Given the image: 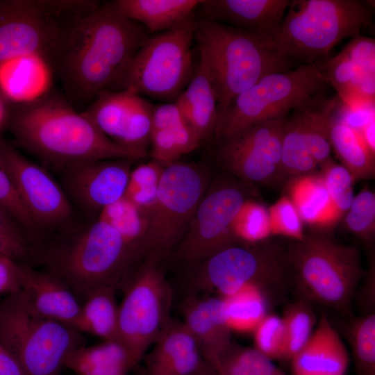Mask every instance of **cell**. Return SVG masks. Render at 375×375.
<instances>
[{
	"label": "cell",
	"instance_id": "obj_11",
	"mask_svg": "<svg viewBox=\"0 0 375 375\" xmlns=\"http://www.w3.org/2000/svg\"><path fill=\"white\" fill-rule=\"evenodd\" d=\"M162 262L160 257L149 253L122 290L117 340L137 364L172 318L173 292Z\"/></svg>",
	"mask_w": 375,
	"mask_h": 375
},
{
	"label": "cell",
	"instance_id": "obj_48",
	"mask_svg": "<svg viewBox=\"0 0 375 375\" xmlns=\"http://www.w3.org/2000/svg\"><path fill=\"white\" fill-rule=\"evenodd\" d=\"M42 10L53 17L83 15L98 8L102 3L94 0H37Z\"/></svg>",
	"mask_w": 375,
	"mask_h": 375
},
{
	"label": "cell",
	"instance_id": "obj_28",
	"mask_svg": "<svg viewBox=\"0 0 375 375\" xmlns=\"http://www.w3.org/2000/svg\"><path fill=\"white\" fill-rule=\"evenodd\" d=\"M288 197L302 222L308 225L326 228L341 218L332 203L320 174L292 178Z\"/></svg>",
	"mask_w": 375,
	"mask_h": 375
},
{
	"label": "cell",
	"instance_id": "obj_6",
	"mask_svg": "<svg viewBox=\"0 0 375 375\" xmlns=\"http://www.w3.org/2000/svg\"><path fill=\"white\" fill-rule=\"evenodd\" d=\"M372 4L360 0H290L275 40L278 53L312 63L373 19Z\"/></svg>",
	"mask_w": 375,
	"mask_h": 375
},
{
	"label": "cell",
	"instance_id": "obj_55",
	"mask_svg": "<svg viewBox=\"0 0 375 375\" xmlns=\"http://www.w3.org/2000/svg\"><path fill=\"white\" fill-rule=\"evenodd\" d=\"M4 114H5V110H4V107H3V105L0 99V125L2 124L3 122V118H4Z\"/></svg>",
	"mask_w": 375,
	"mask_h": 375
},
{
	"label": "cell",
	"instance_id": "obj_4",
	"mask_svg": "<svg viewBox=\"0 0 375 375\" xmlns=\"http://www.w3.org/2000/svg\"><path fill=\"white\" fill-rule=\"evenodd\" d=\"M194 38L215 88L217 120L259 79L292 67V61L281 56L274 43L218 22L196 21Z\"/></svg>",
	"mask_w": 375,
	"mask_h": 375
},
{
	"label": "cell",
	"instance_id": "obj_49",
	"mask_svg": "<svg viewBox=\"0 0 375 375\" xmlns=\"http://www.w3.org/2000/svg\"><path fill=\"white\" fill-rule=\"evenodd\" d=\"M375 103L351 106L340 101L333 118L353 130L360 132L372 119H375Z\"/></svg>",
	"mask_w": 375,
	"mask_h": 375
},
{
	"label": "cell",
	"instance_id": "obj_14",
	"mask_svg": "<svg viewBox=\"0 0 375 375\" xmlns=\"http://www.w3.org/2000/svg\"><path fill=\"white\" fill-rule=\"evenodd\" d=\"M288 115V114H287ZM283 115L213 141V160L246 183L267 184L281 178Z\"/></svg>",
	"mask_w": 375,
	"mask_h": 375
},
{
	"label": "cell",
	"instance_id": "obj_47",
	"mask_svg": "<svg viewBox=\"0 0 375 375\" xmlns=\"http://www.w3.org/2000/svg\"><path fill=\"white\" fill-rule=\"evenodd\" d=\"M272 235H282L291 240H301L306 234L303 222L290 198L282 196L268 208Z\"/></svg>",
	"mask_w": 375,
	"mask_h": 375
},
{
	"label": "cell",
	"instance_id": "obj_44",
	"mask_svg": "<svg viewBox=\"0 0 375 375\" xmlns=\"http://www.w3.org/2000/svg\"><path fill=\"white\" fill-rule=\"evenodd\" d=\"M320 174L330 199L342 217L349 210L354 198L355 180L349 170L331 158L322 166Z\"/></svg>",
	"mask_w": 375,
	"mask_h": 375
},
{
	"label": "cell",
	"instance_id": "obj_17",
	"mask_svg": "<svg viewBox=\"0 0 375 375\" xmlns=\"http://www.w3.org/2000/svg\"><path fill=\"white\" fill-rule=\"evenodd\" d=\"M56 26V18L37 0L0 1V64L28 56L42 59Z\"/></svg>",
	"mask_w": 375,
	"mask_h": 375
},
{
	"label": "cell",
	"instance_id": "obj_35",
	"mask_svg": "<svg viewBox=\"0 0 375 375\" xmlns=\"http://www.w3.org/2000/svg\"><path fill=\"white\" fill-rule=\"evenodd\" d=\"M97 218L112 226L131 246L149 254L147 217L127 198L123 197L103 208Z\"/></svg>",
	"mask_w": 375,
	"mask_h": 375
},
{
	"label": "cell",
	"instance_id": "obj_9",
	"mask_svg": "<svg viewBox=\"0 0 375 375\" xmlns=\"http://www.w3.org/2000/svg\"><path fill=\"white\" fill-rule=\"evenodd\" d=\"M194 13L175 27L149 37L122 69L110 90H129L176 101L193 74Z\"/></svg>",
	"mask_w": 375,
	"mask_h": 375
},
{
	"label": "cell",
	"instance_id": "obj_1",
	"mask_svg": "<svg viewBox=\"0 0 375 375\" xmlns=\"http://www.w3.org/2000/svg\"><path fill=\"white\" fill-rule=\"evenodd\" d=\"M56 18V31L42 60L60 80L65 97L74 108H87L100 92L110 90L149 37L112 1L88 14Z\"/></svg>",
	"mask_w": 375,
	"mask_h": 375
},
{
	"label": "cell",
	"instance_id": "obj_29",
	"mask_svg": "<svg viewBox=\"0 0 375 375\" xmlns=\"http://www.w3.org/2000/svg\"><path fill=\"white\" fill-rule=\"evenodd\" d=\"M291 110V114L287 115L283 124L281 178L287 176L292 179L314 174L318 167L308 145L305 133L303 102Z\"/></svg>",
	"mask_w": 375,
	"mask_h": 375
},
{
	"label": "cell",
	"instance_id": "obj_25",
	"mask_svg": "<svg viewBox=\"0 0 375 375\" xmlns=\"http://www.w3.org/2000/svg\"><path fill=\"white\" fill-rule=\"evenodd\" d=\"M174 102L202 144L213 140L217 122V99L210 73L201 55L187 87Z\"/></svg>",
	"mask_w": 375,
	"mask_h": 375
},
{
	"label": "cell",
	"instance_id": "obj_51",
	"mask_svg": "<svg viewBox=\"0 0 375 375\" xmlns=\"http://www.w3.org/2000/svg\"><path fill=\"white\" fill-rule=\"evenodd\" d=\"M0 235L14 240L26 247L31 254L33 249L28 238L21 227L0 208Z\"/></svg>",
	"mask_w": 375,
	"mask_h": 375
},
{
	"label": "cell",
	"instance_id": "obj_56",
	"mask_svg": "<svg viewBox=\"0 0 375 375\" xmlns=\"http://www.w3.org/2000/svg\"><path fill=\"white\" fill-rule=\"evenodd\" d=\"M0 347H1V344H0Z\"/></svg>",
	"mask_w": 375,
	"mask_h": 375
},
{
	"label": "cell",
	"instance_id": "obj_26",
	"mask_svg": "<svg viewBox=\"0 0 375 375\" xmlns=\"http://www.w3.org/2000/svg\"><path fill=\"white\" fill-rule=\"evenodd\" d=\"M136 365L128 349L117 340L78 347L63 362V367L76 375H126Z\"/></svg>",
	"mask_w": 375,
	"mask_h": 375
},
{
	"label": "cell",
	"instance_id": "obj_24",
	"mask_svg": "<svg viewBox=\"0 0 375 375\" xmlns=\"http://www.w3.org/2000/svg\"><path fill=\"white\" fill-rule=\"evenodd\" d=\"M201 144L175 102L153 106L149 153L151 160L165 167Z\"/></svg>",
	"mask_w": 375,
	"mask_h": 375
},
{
	"label": "cell",
	"instance_id": "obj_34",
	"mask_svg": "<svg viewBox=\"0 0 375 375\" xmlns=\"http://www.w3.org/2000/svg\"><path fill=\"white\" fill-rule=\"evenodd\" d=\"M49 69L44 60L36 56H23L0 64V89L9 99L25 102L37 97L33 90H42L43 83L35 81L47 78V76H36ZM45 85V84H44Z\"/></svg>",
	"mask_w": 375,
	"mask_h": 375
},
{
	"label": "cell",
	"instance_id": "obj_38",
	"mask_svg": "<svg viewBox=\"0 0 375 375\" xmlns=\"http://www.w3.org/2000/svg\"><path fill=\"white\" fill-rule=\"evenodd\" d=\"M285 329L283 361H290L310 339L316 317L309 302L300 299L288 304L281 317Z\"/></svg>",
	"mask_w": 375,
	"mask_h": 375
},
{
	"label": "cell",
	"instance_id": "obj_23",
	"mask_svg": "<svg viewBox=\"0 0 375 375\" xmlns=\"http://www.w3.org/2000/svg\"><path fill=\"white\" fill-rule=\"evenodd\" d=\"M292 375H345L349 365L347 347L325 312L303 349L290 360Z\"/></svg>",
	"mask_w": 375,
	"mask_h": 375
},
{
	"label": "cell",
	"instance_id": "obj_50",
	"mask_svg": "<svg viewBox=\"0 0 375 375\" xmlns=\"http://www.w3.org/2000/svg\"><path fill=\"white\" fill-rule=\"evenodd\" d=\"M18 261L0 256V295H9L19 291L20 277Z\"/></svg>",
	"mask_w": 375,
	"mask_h": 375
},
{
	"label": "cell",
	"instance_id": "obj_21",
	"mask_svg": "<svg viewBox=\"0 0 375 375\" xmlns=\"http://www.w3.org/2000/svg\"><path fill=\"white\" fill-rule=\"evenodd\" d=\"M183 323L194 339L203 359L212 367L232 342L219 296H184L181 303Z\"/></svg>",
	"mask_w": 375,
	"mask_h": 375
},
{
	"label": "cell",
	"instance_id": "obj_31",
	"mask_svg": "<svg viewBox=\"0 0 375 375\" xmlns=\"http://www.w3.org/2000/svg\"><path fill=\"white\" fill-rule=\"evenodd\" d=\"M324 92L303 101L308 145L314 160L321 167L331 158L330 130L332 117L341 101L338 97H327Z\"/></svg>",
	"mask_w": 375,
	"mask_h": 375
},
{
	"label": "cell",
	"instance_id": "obj_39",
	"mask_svg": "<svg viewBox=\"0 0 375 375\" xmlns=\"http://www.w3.org/2000/svg\"><path fill=\"white\" fill-rule=\"evenodd\" d=\"M323 72L340 100L349 106L365 105L359 93V72L356 64L344 51L322 62Z\"/></svg>",
	"mask_w": 375,
	"mask_h": 375
},
{
	"label": "cell",
	"instance_id": "obj_10",
	"mask_svg": "<svg viewBox=\"0 0 375 375\" xmlns=\"http://www.w3.org/2000/svg\"><path fill=\"white\" fill-rule=\"evenodd\" d=\"M328 85L320 60L266 75L233 99L218 119L212 141L287 115L308 98L324 92Z\"/></svg>",
	"mask_w": 375,
	"mask_h": 375
},
{
	"label": "cell",
	"instance_id": "obj_2",
	"mask_svg": "<svg viewBox=\"0 0 375 375\" xmlns=\"http://www.w3.org/2000/svg\"><path fill=\"white\" fill-rule=\"evenodd\" d=\"M10 128L19 144L61 169L84 161L142 158L108 138L56 93L22 102L12 115Z\"/></svg>",
	"mask_w": 375,
	"mask_h": 375
},
{
	"label": "cell",
	"instance_id": "obj_27",
	"mask_svg": "<svg viewBox=\"0 0 375 375\" xmlns=\"http://www.w3.org/2000/svg\"><path fill=\"white\" fill-rule=\"evenodd\" d=\"M203 0H115V8L147 31L164 32L194 13Z\"/></svg>",
	"mask_w": 375,
	"mask_h": 375
},
{
	"label": "cell",
	"instance_id": "obj_32",
	"mask_svg": "<svg viewBox=\"0 0 375 375\" xmlns=\"http://www.w3.org/2000/svg\"><path fill=\"white\" fill-rule=\"evenodd\" d=\"M221 298L224 319L231 332L253 333L269 313V297L255 285H246L234 293Z\"/></svg>",
	"mask_w": 375,
	"mask_h": 375
},
{
	"label": "cell",
	"instance_id": "obj_22",
	"mask_svg": "<svg viewBox=\"0 0 375 375\" xmlns=\"http://www.w3.org/2000/svg\"><path fill=\"white\" fill-rule=\"evenodd\" d=\"M145 359L146 375H191L205 362L182 321L172 317Z\"/></svg>",
	"mask_w": 375,
	"mask_h": 375
},
{
	"label": "cell",
	"instance_id": "obj_40",
	"mask_svg": "<svg viewBox=\"0 0 375 375\" xmlns=\"http://www.w3.org/2000/svg\"><path fill=\"white\" fill-rule=\"evenodd\" d=\"M164 166L151 160L131 169L124 196L147 217L156 201Z\"/></svg>",
	"mask_w": 375,
	"mask_h": 375
},
{
	"label": "cell",
	"instance_id": "obj_19",
	"mask_svg": "<svg viewBox=\"0 0 375 375\" xmlns=\"http://www.w3.org/2000/svg\"><path fill=\"white\" fill-rule=\"evenodd\" d=\"M290 0H203L206 19L218 22L272 42L279 32Z\"/></svg>",
	"mask_w": 375,
	"mask_h": 375
},
{
	"label": "cell",
	"instance_id": "obj_16",
	"mask_svg": "<svg viewBox=\"0 0 375 375\" xmlns=\"http://www.w3.org/2000/svg\"><path fill=\"white\" fill-rule=\"evenodd\" d=\"M0 169L15 187L40 228L56 226L69 219L72 207L56 181L43 167L1 138Z\"/></svg>",
	"mask_w": 375,
	"mask_h": 375
},
{
	"label": "cell",
	"instance_id": "obj_20",
	"mask_svg": "<svg viewBox=\"0 0 375 375\" xmlns=\"http://www.w3.org/2000/svg\"><path fill=\"white\" fill-rule=\"evenodd\" d=\"M19 292L37 314L74 328L81 303L69 287L49 271L19 262Z\"/></svg>",
	"mask_w": 375,
	"mask_h": 375
},
{
	"label": "cell",
	"instance_id": "obj_5",
	"mask_svg": "<svg viewBox=\"0 0 375 375\" xmlns=\"http://www.w3.org/2000/svg\"><path fill=\"white\" fill-rule=\"evenodd\" d=\"M179 270L184 296L215 293L225 297L251 284L270 297L290 281L287 247L270 238L231 245Z\"/></svg>",
	"mask_w": 375,
	"mask_h": 375
},
{
	"label": "cell",
	"instance_id": "obj_37",
	"mask_svg": "<svg viewBox=\"0 0 375 375\" xmlns=\"http://www.w3.org/2000/svg\"><path fill=\"white\" fill-rule=\"evenodd\" d=\"M358 375H375V314L367 312L346 326Z\"/></svg>",
	"mask_w": 375,
	"mask_h": 375
},
{
	"label": "cell",
	"instance_id": "obj_7",
	"mask_svg": "<svg viewBox=\"0 0 375 375\" xmlns=\"http://www.w3.org/2000/svg\"><path fill=\"white\" fill-rule=\"evenodd\" d=\"M290 280L303 299L348 310L364 275L358 248L320 234L306 235L287 247Z\"/></svg>",
	"mask_w": 375,
	"mask_h": 375
},
{
	"label": "cell",
	"instance_id": "obj_53",
	"mask_svg": "<svg viewBox=\"0 0 375 375\" xmlns=\"http://www.w3.org/2000/svg\"><path fill=\"white\" fill-rule=\"evenodd\" d=\"M375 119H372L360 132H358L369 150L375 153Z\"/></svg>",
	"mask_w": 375,
	"mask_h": 375
},
{
	"label": "cell",
	"instance_id": "obj_41",
	"mask_svg": "<svg viewBox=\"0 0 375 375\" xmlns=\"http://www.w3.org/2000/svg\"><path fill=\"white\" fill-rule=\"evenodd\" d=\"M359 72V93L365 103L375 100V40L361 35L351 38L342 49Z\"/></svg>",
	"mask_w": 375,
	"mask_h": 375
},
{
	"label": "cell",
	"instance_id": "obj_12",
	"mask_svg": "<svg viewBox=\"0 0 375 375\" xmlns=\"http://www.w3.org/2000/svg\"><path fill=\"white\" fill-rule=\"evenodd\" d=\"M247 185L229 175L213 176L185 234L165 260L181 269L240 243L232 226L249 199Z\"/></svg>",
	"mask_w": 375,
	"mask_h": 375
},
{
	"label": "cell",
	"instance_id": "obj_30",
	"mask_svg": "<svg viewBox=\"0 0 375 375\" xmlns=\"http://www.w3.org/2000/svg\"><path fill=\"white\" fill-rule=\"evenodd\" d=\"M117 289L106 286L92 292L83 301L74 328L103 340H117L118 307Z\"/></svg>",
	"mask_w": 375,
	"mask_h": 375
},
{
	"label": "cell",
	"instance_id": "obj_54",
	"mask_svg": "<svg viewBox=\"0 0 375 375\" xmlns=\"http://www.w3.org/2000/svg\"><path fill=\"white\" fill-rule=\"evenodd\" d=\"M191 375H220L206 361Z\"/></svg>",
	"mask_w": 375,
	"mask_h": 375
},
{
	"label": "cell",
	"instance_id": "obj_46",
	"mask_svg": "<svg viewBox=\"0 0 375 375\" xmlns=\"http://www.w3.org/2000/svg\"><path fill=\"white\" fill-rule=\"evenodd\" d=\"M0 208L7 213L21 227L25 233V231H28V240L31 242L29 234L37 231L40 227L31 215L15 187L6 173L1 169ZM30 244H31V243Z\"/></svg>",
	"mask_w": 375,
	"mask_h": 375
},
{
	"label": "cell",
	"instance_id": "obj_18",
	"mask_svg": "<svg viewBox=\"0 0 375 375\" xmlns=\"http://www.w3.org/2000/svg\"><path fill=\"white\" fill-rule=\"evenodd\" d=\"M135 159L84 161L62 168L67 190L89 212H100L124 196Z\"/></svg>",
	"mask_w": 375,
	"mask_h": 375
},
{
	"label": "cell",
	"instance_id": "obj_33",
	"mask_svg": "<svg viewBox=\"0 0 375 375\" xmlns=\"http://www.w3.org/2000/svg\"><path fill=\"white\" fill-rule=\"evenodd\" d=\"M330 140L331 149L355 181L374 177L375 153L367 147L358 132L332 117Z\"/></svg>",
	"mask_w": 375,
	"mask_h": 375
},
{
	"label": "cell",
	"instance_id": "obj_45",
	"mask_svg": "<svg viewBox=\"0 0 375 375\" xmlns=\"http://www.w3.org/2000/svg\"><path fill=\"white\" fill-rule=\"evenodd\" d=\"M253 334L255 349L273 361L283 360L285 329L281 317L267 314Z\"/></svg>",
	"mask_w": 375,
	"mask_h": 375
},
{
	"label": "cell",
	"instance_id": "obj_43",
	"mask_svg": "<svg viewBox=\"0 0 375 375\" xmlns=\"http://www.w3.org/2000/svg\"><path fill=\"white\" fill-rule=\"evenodd\" d=\"M347 230L365 242H372L375 236V194L368 188L354 196L345 213Z\"/></svg>",
	"mask_w": 375,
	"mask_h": 375
},
{
	"label": "cell",
	"instance_id": "obj_52",
	"mask_svg": "<svg viewBox=\"0 0 375 375\" xmlns=\"http://www.w3.org/2000/svg\"><path fill=\"white\" fill-rule=\"evenodd\" d=\"M0 375H28L17 360L0 347Z\"/></svg>",
	"mask_w": 375,
	"mask_h": 375
},
{
	"label": "cell",
	"instance_id": "obj_8",
	"mask_svg": "<svg viewBox=\"0 0 375 375\" xmlns=\"http://www.w3.org/2000/svg\"><path fill=\"white\" fill-rule=\"evenodd\" d=\"M0 344L28 375H60L66 356L85 344L75 328L33 311L17 292L0 300Z\"/></svg>",
	"mask_w": 375,
	"mask_h": 375
},
{
	"label": "cell",
	"instance_id": "obj_15",
	"mask_svg": "<svg viewBox=\"0 0 375 375\" xmlns=\"http://www.w3.org/2000/svg\"><path fill=\"white\" fill-rule=\"evenodd\" d=\"M153 107L133 92L105 90L81 112L108 138L144 158L149 153Z\"/></svg>",
	"mask_w": 375,
	"mask_h": 375
},
{
	"label": "cell",
	"instance_id": "obj_36",
	"mask_svg": "<svg viewBox=\"0 0 375 375\" xmlns=\"http://www.w3.org/2000/svg\"><path fill=\"white\" fill-rule=\"evenodd\" d=\"M213 368L220 375H286L254 347L233 342L219 356Z\"/></svg>",
	"mask_w": 375,
	"mask_h": 375
},
{
	"label": "cell",
	"instance_id": "obj_13",
	"mask_svg": "<svg viewBox=\"0 0 375 375\" xmlns=\"http://www.w3.org/2000/svg\"><path fill=\"white\" fill-rule=\"evenodd\" d=\"M213 176L205 165L176 161L164 167L147 215L149 253L164 261L185 234Z\"/></svg>",
	"mask_w": 375,
	"mask_h": 375
},
{
	"label": "cell",
	"instance_id": "obj_3",
	"mask_svg": "<svg viewBox=\"0 0 375 375\" xmlns=\"http://www.w3.org/2000/svg\"><path fill=\"white\" fill-rule=\"evenodd\" d=\"M146 256L97 218L72 240L45 253L44 260L47 271L60 278L81 304L98 288L122 290Z\"/></svg>",
	"mask_w": 375,
	"mask_h": 375
},
{
	"label": "cell",
	"instance_id": "obj_42",
	"mask_svg": "<svg viewBox=\"0 0 375 375\" xmlns=\"http://www.w3.org/2000/svg\"><path fill=\"white\" fill-rule=\"evenodd\" d=\"M232 231L240 243L252 244L269 238L272 235L268 209L248 199L235 218Z\"/></svg>",
	"mask_w": 375,
	"mask_h": 375
}]
</instances>
